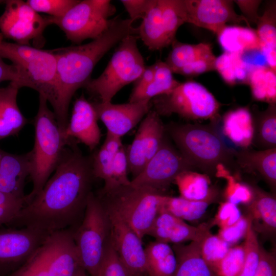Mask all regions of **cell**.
<instances>
[{"instance_id":"1","label":"cell","mask_w":276,"mask_h":276,"mask_svg":"<svg viewBox=\"0 0 276 276\" xmlns=\"http://www.w3.org/2000/svg\"><path fill=\"white\" fill-rule=\"evenodd\" d=\"M94 178L91 157L83 155L76 142H71L53 176L6 226L49 234L75 230L83 218Z\"/></svg>"},{"instance_id":"2","label":"cell","mask_w":276,"mask_h":276,"mask_svg":"<svg viewBox=\"0 0 276 276\" xmlns=\"http://www.w3.org/2000/svg\"><path fill=\"white\" fill-rule=\"evenodd\" d=\"M129 18L111 19L108 29L90 42L52 50L56 59L54 98L51 104L58 124L63 131L68 122V110L75 93L84 87L100 60L129 35H137V28Z\"/></svg>"},{"instance_id":"3","label":"cell","mask_w":276,"mask_h":276,"mask_svg":"<svg viewBox=\"0 0 276 276\" xmlns=\"http://www.w3.org/2000/svg\"><path fill=\"white\" fill-rule=\"evenodd\" d=\"M218 121H211L208 125L171 123L165 125L166 133L184 157L195 169L208 176H215L219 164L239 172L236 150L226 145L218 130Z\"/></svg>"},{"instance_id":"4","label":"cell","mask_w":276,"mask_h":276,"mask_svg":"<svg viewBox=\"0 0 276 276\" xmlns=\"http://www.w3.org/2000/svg\"><path fill=\"white\" fill-rule=\"evenodd\" d=\"M47 99L39 95V106L33 120L34 143L30 151L31 169L29 176L33 183L31 192L25 197V204L39 193L55 170L66 146V141L49 108Z\"/></svg>"},{"instance_id":"5","label":"cell","mask_w":276,"mask_h":276,"mask_svg":"<svg viewBox=\"0 0 276 276\" xmlns=\"http://www.w3.org/2000/svg\"><path fill=\"white\" fill-rule=\"evenodd\" d=\"M165 195L131 183L97 196L104 207L126 222L142 239L148 235Z\"/></svg>"},{"instance_id":"6","label":"cell","mask_w":276,"mask_h":276,"mask_svg":"<svg viewBox=\"0 0 276 276\" xmlns=\"http://www.w3.org/2000/svg\"><path fill=\"white\" fill-rule=\"evenodd\" d=\"M137 38L136 35L124 38L102 74L85 85L89 92L99 98L100 102H111L122 88L135 82L144 71L146 66Z\"/></svg>"},{"instance_id":"7","label":"cell","mask_w":276,"mask_h":276,"mask_svg":"<svg viewBox=\"0 0 276 276\" xmlns=\"http://www.w3.org/2000/svg\"><path fill=\"white\" fill-rule=\"evenodd\" d=\"M110 221L107 210L91 192L83 218L73 231L81 266L89 276H96L110 238Z\"/></svg>"},{"instance_id":"8","label":"cell","mask_w":276,"mask_h":276,"mask_svg":"<svg viewBox=\"0 0 276 276\" xmlns=\"http://www.w3.org/2000/svg\"><path fill=\"white\" fill-rule=\"evenodd\" d=\"M151 103L159 116L175 113L194 121L218 119L221 106L205 87L193 81L179 83L169 93L153 98Z\"/></svg>"},{"instance_id":"9","label":"cell","mask_w":276,"mask_h":276,"mask_svg":"<svg viewBox=\"0 0 276 276\" xmlns=\"http://www.w3.org/2000/svg\"><path fill=\"white\" fill-rule=\"evenodd\" d=\"M0 33V54L28 76L32 89L50 104L53 100L56 79V59L52 50H43L5 41Z\"/></svg>"},{"instance_id":"10","label":"cell","mask_w":276,"mask_h":276,"mask_svg":"<svg viewBox=\"0 0 276 276\" xmlns=\"http://www.w3.org/2000/svg\"><path fill=\"white\" fill-rule=\"evenodd\" d=\"M116 11L110 1L83 0L79 1L63 16L51 18L52 24L57 25L68 40L79 44L103 34L110 25L108 18Z\"/></svg>"},{"instance_id":"11","label":"cell","mask_w":276,"mask_h":276,"mask_svg":"<svg viewBox=\"0 0 276 276\" xmlns=\"http://www.w3.org/2000/svg\"><path fill=\"white\" fill-rule=\"evenodd\" d=\"M137 35L151 51L172 44L179 28L186 23L182 0H153L142 19Z\"/></svg>"},{"instance_id":"12","label":"cell","mask_w":276,"mask_h":276,"mask_svg":"<svg viewBox=\"0 0 276 276\" xmlns=\"http://www.w3.org/2000/svg\"><path fill=\"white\" fill-rule=\"evenodd\" d=\"M4 12L0 16V33L3 38L16 43L29 45L44 43L45 29L52 25L51 16H42L34 11L26 2L5 1Z\"/></svg>"},{"instance_id":"13","label":"cell","mask_w":276,"mask_h":276,"mask_svg":"<svg viewBox=\"0 0 276 276\" xmlns=\"http://www.w3.org/2000/svg\"><path fill=\"white\" fill-rule=\"evenodd\" d=\"M50 234L29 227L1 229L0 276H7L25 265Z\"/></svg>"},{"instance_id":"14","label":"cell","mask_w":276,"mask_h":276,"mask_svg":"<svg viewBox=\"0 0 276 276\" xmlns=\"http://www.w3.org/2000/svg\"><path fill=\"white\" fill-rule=\"evenodd\" d=\"M195 168L179 151L165 138L160 147L144 168L131 180V185L162 194L181 172Z\"/></svg>"},{"instance_id":"15","label":"cell","mask_w":276,"mask_h":276,"mask_svg":"<svg viewBox=\"0 0 276 276\" xmlns=\"http://www.w3.org/2000/svg\"><path fill=\"white\" fill-rule=\"evenodd\" d=\"M159 116L150 110L140 122L132 142L126 149L128 172L133 178L157 152L166 136L165 125Z\"/></svg>"},{"instance_id":"16","label":"cell","mask_w":276,"mask_h":276,"mask_svg":"<svg viewBox=\"0 0 276 276\" xmlns=\"http://www.w3.org/2000/svg\"><path fill=\"white\" fill-rule=\"evenodd\" d=\"M228 0H182L186 23L208 30L216 35L227 23L250 24L242 15L238 14Z\"/></svg>"},{"instance_id":"17","label":"cell","mask_w":276,"mask_h":276,"mask_svg":"<svg viewBox=\"0 0 276 276\" xmlns=\"http://www.w3.org/2000/svg\"><path fill=\"white\" fill-rule=\"evenodd\" d=\"M106 210L110 221V241L120 259L132 276L147 275L142 239L117 214Z\"/></svg>"},{"instance_id":"18","label":"cell","mask_w":276,"mask_h":276,"mask_svg":"<svg viewBox=\"0 0 276 276\" xmlns=\"http://www.w3.org/2000/svg\"><path fill=\"white\" fill-rule=\"evenodd\" d=\"M216 58L209 43L188 44L175 40L165 62L173 73L193 77L215 70Z\"/></svg>"},{"instance_id":"19","label":"cell","mask_w":276,"mask_h":276,"mask_svg":"<svg viewBox=\"0 0 276 276\" xmlns=\"http://www.w3.org/2000/svg\"><path fill=\"white\" fill-rule=\"evenodd\" d=\"M73 229L50 234L45 243V265L49 276H75L81 267Z\"/></svg>"},{"instance_id":"20","label":"cell","mask_w":276,"mask_h":276,"mask_svg":"<svg viewBox=\"0 0 276 276\" xmlns=\"http://www.w3.org/2000/svg\"><path fill=\"white\" fill-rule=\"evenodd\" d=\"M93 105L107 132L121 138L141 122L150 110L152 103L151 100L122 104L99 102Z\"/></svg>"},{"instance_id":"21","label":"cell","mask_w":276,"mask_h":276,"mask_svg":"<svg viewBox=\"0 0 276 276\" xmlns=\"http://www.w3.org/2000/svg\"><path fill=\"white\" fill-rule=\"evenodd\" d=\"M98 118L93 104L83 95L77 98L73 105L71 116L62 131L67 141L79 142L94 150L99 145L101 133L98 124Z\"/></svg>"},{"instance_id":"22","label":"cell","mask_w":276,"mask_h":276,"mask_svg":"<svg viewBox=\"0 0 276 276\" xmlns=\"http://www.w3.org/2000/svg\"><path fill=\"white\" fill-rule=\"evenodd\" d=\"M209 229L208 224L203 223L194 226L160 210L148 235L154 238L156 241L178 244L189 241L200 242Z\"/></svg>"},{"instance_id":"23","label":"cell","mask_w":276,"mask_h":276,"mask_svg":"<svg viewBox=\"0 0 276 276\" xmlns=\"http://www.w3.org/2000/svg\"><path fill=\"white\" fill-rule=\"evenodd\" d=\"M30 169V152L17 154L0 148V192L25 199V181Z\"/></svg>"},{"instance_id":"24","label":"cell","mask_w":276,"mask_h":276,"mask_svg":"<svg viewBox=\"0 0 276 276\" xmlns=\"http://www.w3.org/2000/svg\"><path fill=\"white\" fill-rule=\"evenodd\" d=\"M236 163L241 171L260 176L275 191L276 187V148L259 150H236Z\"/></svg>"},{"instance_id":"25","label":"cell","mask_w":276,"mask_h":276,"mask_svg":"<svg viewBox=\"0 0 276 276\" xmlns=\"http://www.w3.org/2000/svg\"><path fill=\"white\" fill-rule=\"evenodd\" d=\"M21 86L10 82L7 86L0 88V141L15 136L27 123L17 103V96Z\"/></svg>"},{"instance_id":"26","label":"cell","mask_w":276,"mask_h":276,"mask_svg":"<svg viewBox=\"0 0 276 276\" xmlns=\"http://www.w3.org/2000/svg\"><path fill=\"white\" fill-rule=\"evenodd\" d=\"M221 132L235 146L248 149L254 136L253 116L247 107H239L223 117Z\"/></svg>"},{"instance_id":"27","label":"cell","mask_w":276,"mask_h":276,"mask_svg":"<svg viewBox=\"0 0 276 276\" xmlns=\"http://www.w3.org/2000/svg\"><path fill=\"white\" fill-rule=\"evenodd\" d=\"M254 197L247 205L255 231L273 234L276 231V199L273 194L253 187Z\"/></svg>"},{"instance_id":"28","label":"cell","mask_w":276,"mask_h":276,"mask_svg":"<svg viewBox=\"0 0 276 276\" xmlns=\"http://www.w3.org/2000/svg\"><path fill=\"white\" fill-rule=\"evenodd\" d=\"M217 36L225 52L243 55L261 50V43L256 31L251 27L227 25Z\"/></svg>"},{"instance_id":"29","label":"cell","mask_w":276,"mask_h":276,"mask_svg":"<svg viewBox=\"0 0 276 276\" xmlns=\"http://www.w3.org/2000/svg\"><path fill=\"white\" fill-rule=\"evenodd\" d=\"M172 248L177 260L174 276H215L201 255L199 242L174 244Z\"/></svg>"},{"instance_id":"30","label":"cell","mask_w":276,"mask_h":276,"mask_svg":"<svg viewBox=\"0 0 276 276\" xmlns=\"http://www.w3.org/2000/svg\"><path fill=\"white\" fill-rule=\"evenodd\" d=\"M148 276H174L177 260L168 244L158 241L150 242L145 248Z\"/></svg>"},{"instance_id":"31","label":"cell","mask_w":276,"mask_h":276,"mask_svg":"<svg viewBox=\"0 0 276 276\" xmlns=\"http://www.w3.org/2000/svg\"><path fill=\"white\" fill-rule=\"evenodd\" d=\"M122 146L121 137L107 132L102 146L90 156L94 177L102 179L104 183L100 192H105L109 188L114 157Z\"/></svg>"},{"instance_id":"32","label":"cell","mask_w":276,"mask_h":276,"mask_svg":"<svg viewBox=\"0 0 276 276\" xmlns=\"http://www.w3.org/2000/svg\"><path fill=\"white\" fill-rule=\"evenodd\" d=\"M218 197L216 193L206 199L194 201L181 196H164L160 210L166 211L184 221H195L200 218L209 206Z\"/></svg>"},{"instance_id":"33","label":"cell","mask_w":276,"mask_h":276,"mask_svg":"<svg viewBox=\"0 0 276 276\" xmlns=\"http://www.w3.org/2000/svg\"><path fill=\"white\" fill-rule=\"evenodd\" d=\"M174 182L178 187L180 196L188 200H203L217 192L210 187L211 180L208 175L193 170L181 172Z\"/></svg>"},{"instance_id":"34","label":"cell","mask_w":276,"mask_h":276,"mask_svg":"<svg viewBox=\"0 0 276 276\" xmlns=\"http://www.w3.org/2000/svg\"><path fill=\"white\" fill-rule=\"evenodd\" d=\"M153 65V80L138 94L129 97L128 102L151 100L156 97L169 93L180 83L174 79L173 73L165 62L158 61Z\"/></svg>"},{"instance_id":"35","label":"cell","mask_w":276,"mask_h":276,"mask_svg":"<svg viewBox=\"0 0 276 276\" xmlns=\"http://www.w3.org/2000/svg\"><path fill=\"white\" fill-rule=\"evenodd\" d=\"M247 84L255 100L275 104V71L267 65L255 67L249 72Z\"/></svg>"},{"instance_id":"36","label":"cell","mask_w":276,"mask_h":276,"mask_svg":"<svg viewBox=\"0 0 276 276\" xmlns=\"http://www.w3.org/2000/svg\"><path fill=\"white\" fill-rule=\"evenodd\" d=\"M252 116L254 136L252 145L260 150L276 148L275 104H269L266 110Z\"/></svg>"},{"instance_id":"37","label":"cell","mask_w":276,"mask_h":276,"mask_svg":"<svg viewBox=\"0 0 276 276\" xmlns=\"http://www.w3.org/2000/svg\"><path fill=\"white\" fill-rule=\"evenodd\" d=\"M215 68L229 85L247 84L250 69L240 54L224 52L216 57Z\"/></svg>"},{"instance_id":"38","label":"cell","mask_w":276,"mask_h":276,"mask_svg":"<svg viewBox=\"0 0 276 276\" xmlns=\"http://www.w3.org/2000/svg\"><path fill=\"white\" fill-rule=\"evenodd\" d=\"M215 176L226 179L227 184L224 192L226 201L238 205L239 204L248 205L254 197V190L251 186L240 179V172L234 174L222 164L217 166Z\"/></svg>"},{"instance_id":"39","label":"cell","mask_w":276,"mask_h":276,"mask_svg":"<svg viewBox=\"0 0 276 276\" xmlns=\"http://www.w3.org/2000/svg\"><path fill=\"white\" fill-rule=\"evenodd\" d=\"M201 255L214 272V270L225 257L231 247L218 235L207 231L199 242Z\"/></svg>"},{"instance_id":"40","label":"cell","mask_w":276,"mask_h":276,"mask_svg":"<svg viewBox=\"0 0 276 276\" xmlns=\"http://www.w3.org/2000/svg\"><path fill=\"white\" fill-rule=\"evenodd\" d=\"M256 30L261 43V50H276L275 6H270L260 16Z\"/></svg>"},{"instance_id":"41","label":"cell","mask_w":276,"mask_h":276,"mask_svg":"<svg viewBox=\"0 0 276 276\" xmlns=\"http://www.w3.org/2000/svg\"><path fill=\"white\" fill-rule=\"evenodd\" d=\"M245 255L243 243L231 246L225 257L216 266L214 272L218 276H238L243 267Z\"/></svg>"},{"instance_id":"42","label":"cell","mask_w":276,"mask_h":276,"mask_svg":"<svg viewBox=\"0 0 276 276\" xmlns=\"http://www.w3.org/2000/svg\"><path fill=\"white\" fill-rule=\"evenodd\" d=\"M245 249V259L238 276H254L259 262L260 245L251 221L243 243Z\"/></svg>"},{"instance_id":"43","label":"cell","mask_w":276,"mask_h":276,"mask_svg":"<svg viewBox=\"0 0 276 276\" xmlns=\"http://www.w3.org/2000/svg\"><path fill=\"white\" fill-rule=\"evenodd\" d=\"M96 276H132L114 250L110 238Z\"/></svg>"},{"instance_id":"44","label":"cell","mask_w":276,"mask_h":276,"mask_svg":"<svg viewBox=\"0 0 276 276\" xmlns=\"http://www.w3.org/2000/svg\"><path fill=\"white\" fill-rule=\"evenodd\" d=\"M128 165L126 149L123 146L114 156L112 168L110 185L105 192H99L104 194L122 186L129 185L131 183L128 176Z\"/></svg>"},{"instance_id":"45","label":"cell","mask_w":276,"mask_h":276,"mask_svg":"<svg viewBox=\"0 0 276 276\" xmlns=\"http://www.w3.org/2000/svg\"><path fill=\"white\" fill-rule=\"evenodd\" d=\"M79 1L77 0H28L27 4L36 12H43L50 16L59 18L66 13Z\"/></svg>"},{"instance_id":"46","label":"cell","mask_w":276,"mask_h":276,"mask_svg":"<svg viewBox=\"0 0 276 276\" xmlns=\"http://www.w3.org/2000/svg\"><path fill=\"white\" fill-rule=\"evenodd\" d=\"M44 244L25 265L7 276H49L45 265Z\"/></svg>"},{"instance_id":"47","label":"cell","mask_w":276,"mask_h":276,"mask_svg":"<svg viewBox=\"0 0 276 276\" xmlns=\"http://www.w3.org/2000/svg\"><path fill=\"white\" fill-rule=\"evenodd\" d=\"M25 205V199L0 192V226L7 225Z\"/></svg>"},{"instance_id":"48","label":"cell","mask_w":276,"mask_h":276,"mask_svg":"<svg viewBox=\"0 0 276 276\" xmlns=\"http://www.w3.org/2000/svg\"><path fill=\"white\" fill-rule=\"evenodd\" d=\"M251 221L248 215L242 216L233 225L220 228L218 235L232 246L245 237Z\"/></svg>"},{"instance_id":"49","label":"cell","mask_w":276,"mask_h":276,"mask_svg":"<svg viewBox=\"0 0 276 276\" xmlns=\"http://www.w3.org/2000/svg\"><path fill=\"white\" fill-rule=\"evenodd\" d=\"M242 216L238 205L225 201L220 204L214 220V224L220 228L229 226Z\"/></svg>"},{"instance_id":"50","label":"cell","mask_w":276,"mask_h":276,"mask_svg":"<svg viewBox=\"0 0 276 276\" xmlns=\"http://www.w3.org/2000/svg\"><path fill=\"white\" fill-rule=\"evenodd\" d=\"M0 54V83L10 81L17 83L21 87L32 88V84L28 76L16 65L6 63Z\"/></svg>"},{"instance_id":"51","label":"cell","mask_w":276,"mask_h":276,"mask_svg":"<svg viewBox=\"0 0 276 276\" xmlns=\"http://www.w3.org/2000/svg\"><path fill=\"white\" fill-rule=\"evenodd\" d=\"M125 10L130 19L133 22L138 19H142L151 7L153 0H122Z\"/></svg>"},{"instance_id":"52","label":"cell","mask_w":276,"mask_h":276,"mask_svg":"<svg viewBox=\"0 0 276 276\" xmlns=\"http://www.w3.org/2000/svg\"><path fill=\"white\" fill-rule=\"evenodd\" d=\"M254 276H276L275 258L261 245L259 262Z\"/></svg>"},{"instance_id":"53","label":"cell","mask_w":276,"mask_h":276,"mask_svg":"<svg viewBox=\"0 0 276 276\" xmlns=\"http://www.w3.org/2000/svg\"><path fill=\"white\" fill-rule=\"evenodd\" d=\"M244 17L250 24V22L257 24L260 16L258 15V8L261 1L257 0H238L234 1Z\"/></svg>"},{"instance_id":"54","label":"cell","mask_w":276,"mask_h":276,"mask_svg":"<svg viewBox=\"0 0 276 276\" xmlns=\"http://www.w3.org/2000/svg\"><path fill=\"white\" fill-rule=\"evenodd\" d=\"M153 76V65L146 66L142 75L135 81V84L130 97L135 96L142 91L152 81Z\"/></svg>"},{"instance_id":"55","label":"cell","mask_w":276,"mask_h":276,"mask_svg":"<svg viewBox=\"0 0 276 276\" xmlns=\"http://www.w3.org/2000/svg\"><path fill=\"white\" fill-rule=\"evenodd\" d=\"M75 276H89V274L82 267H81L79 269Z\"/></svg>"},{"instance_id":"56","label":"cell","mask_w":276,"mask_h":276,"mask_svg":"<svg viewBox=\"0 0 276 276\" xmlns=\"http://www.w3.org/2000/svg\"><path fill=\"white\" fill-rule=\"evenodd\" d=\"M5 1H1L0 0V4H2V3H5Z\"/></svg>"}]
</instances>
